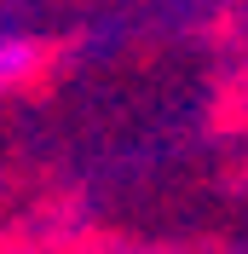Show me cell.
<instances>
[{
	"instance_id": "obj_1",
	"label": "cell",
	"mask_w": 248,
	"mask_h": 254,
	"mask_svg": "<svg viewBox=\"0 0 248 254\" xmlns=\"http://www.w3.org/2000/svg\"><path fill=\"white\" fill-rule=\"evenodd\" d=\"M41 64H47V47H41L35 35H23V29H0V93L23 87Z\"/></svg>"
}]
</instances>
